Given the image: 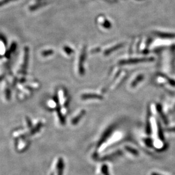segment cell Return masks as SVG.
<instances>
[{
	"instance_id": "1",
	"label": "cell",
	"mask_w": 175,
	"mask_h": 175,
	"mask_svg": "<svg viewBox=\"0 0 175 175\" xmlns=\"http://www.w3.org/2000/svg\"><path fill=\"white\" fill-rule=\"evenodd\" d=\"M125 149L127 150L129 152L131 153V154H133V155H135V156H138V154H139V153H138V152L137 150H135V149H133V148H131V147H127L125 148Z\"/></svg>"
},
{
	"instance_id": "3",
	"label": "cell",
	"mask_w": 175,
	"mask_h": 175,
	"mask_svg": "<svg viewBox=\"0 0 175 175\" xmlns=\"http://www.w3.org/2000/svg\"><path fill=\"white\" fill-rule=\"evenodd\" d=\"M145 143L146 144V145L150 147H152V142L151 140L150 139H147V140H146L145 141Z\"/></svg>"
},
{
	"instance_id": "5",
	"label": "cell",
	"mask_w": 175,
	"mask_h": 175,
	"mask_svg": "<svg viewBox=\"0 0 175 175\" xmlns=\"http://www.w3.org/2000/svg\"><path fill=\"white\" fill-rule=\"evenodd\" d=\"M151 175H160V174H158V173H156V172H153L152 174H151Z\"/></svg>"
},
{
	"instance_id": "2",
	"label": "cell",
	"mask_w": 175,
	"mask_h": 175,
	"mask_svg": "<svg viewBox=\"0 0 175 175\" xmlns=\"http://www.w3.org/2000/svg\"><path fill=\"white\" fill-rule=\"evenodd\" d=\"M101 172L103 175H110L109 173L108 167L106 164H104L101 167Z\"/></svg>"
},
{
	"instance_id": "4",
	"label": "cell",
	"mask_w": 175,
	"mask_h": 175,
	"mask_svg": "<svg viewBox=\"0 0 175 175\" xmlns=\"http://www.w3.org/2000/svg\"><path fill=\"white\" fill-rule=\"evenodd\" d=\"M10 1L11 0H2L0 1V6H2L4 4H6L7 3H8L9 2H10Z\"/></svg>"
}]
</instances>
